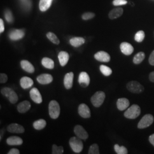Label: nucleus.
I'll list each match as a JSON object with an SVG mask.
<instances>
[{"mask_svg":"<svg viewBox=\"0 0 154 154\" xmlns=\"http://www.w3.org/2000/svg\"><path fill=\"white\" fill-rule=\"evenodd\" d=\"M5 28H4V24L2 19H0V33H3L4 32Z\"/></svg>","mask_w":154,"mask_h":154,"instance_id":"obj_41","label":"nucleus"},{"mask_svg":"<svg viewBox=\"0 0 154 154\" xmlns=\"http://www.w3.org/2000/svg\"><path fill=\"white\" fill-rule=\"evenodd\" d=\"M37 80L41 85H48L53 82V78L49 74H42L37 77Z\"/></svg>","mask_w":154,"mask_h":154,"instance_id":"obj_14","label":"nucleus"},{"mask_svg":"<svg viewBox=\"0 0 154 154\" xmlns=\"http://www.w3.org/2000/svg\"><path fill=\"white\" fill-rule=\"evenodd\" d=\"M145 38V33L143 30H140L135 34V40L137 42H142Z\"/></svg>","mask_w":154,"mask_h":154,"instance_id":"obj_33","label":"nucleus"},{"mask_svg":"<svg viewBox=\"0 0 154 154\" xmlns=\"http://www.w3.org/2000/svg\"><path fill=\"white\" fill-rule=\"evenodd\" d=\"M127 3L126 0H114L112 4L114 6H121L126 5Z\"/></svg>","mask_w":154,"mask_h":154,"instance_id":"obj_38","label":"nucleus"},{"mask_svg":"<svg viewBox=\"0 0 154 154\" xmlns=\"http://www.w3.org/2000/svg\"><path fill=\"white\" fill-rule=\"evenodd\" d=\"M78 114L83 118H90L91 112L88 106L85 103H82L78 107Z\"/></svg>","mask_w":154,"mask_h":154,"instance_id":"obj_12","label":"nucleus"},{"mask_svg":"<svg viewBox=\"0 0 154 154\" xmlns=\"http://www.w3.org/2000/svg\"><path fill=\"white\" fill-rule=\"evenodd\" d=\"M130 106V101L126 98H121L117 100L116 106L118 109L120 111L125 110Z\"/></svg>","mask_w":154,"mask_h":154,"instance_id":"obj_19","label":"nucleus"},{"mask_svg":"<svg viewBox=\"0 0 154 154\" xmlns=\"http://www.w3.org/2000/svg\"><path fill=\"white\" fill-rule=\"evenodd\" d=\"M47 38L49 39L50 41L55 45L60 44V39L57 37V35H55L54 33H52V32H48L46 34Z\"/></svg>","mask_w":154,"mask_h":154,"instance_id":"obj_30","label":"nucleus"},{"mask_svg":"<svg viewBox=\"0 0 154 154\" xmlns=\"http://www.w3.org/2000/svg\"><path fill=\"white\" fill-rule=\"evenodd\" d=\"M85 42V39L82 37H73L70 39V44L73 47L78 48L82 45Z\"/></svg>","mask_w":154,"mask_h":154,"instance_id":"obj_26","label":"nucleus"},{"mask_svg":"<svg viewBox=\"0 0 154 154\" xmlns=\"http://www.w3.org/2000/svg\"><path fill=\"white\" fill-rule=\"evenodd\" d=\"M122 53L126 55H130L134 52V49L131 45L126 42H122L120 45Z\"/></svg>","mask_w":154,"mask_h":154,"instance_id":"obj_16","label":"nucleus"},{"mask_svg":"<svg viewBox=\"0 0 154 154\" xmlns=\"http://www.w3.org/2000/svg\"><path fill=\"white\" fill-rule=\"evenodd\" d=\"M46 126V122L43 119L37 120L33 123V127L37 130H41L44 129Z\"/></svg>","mask_w":154,"mask_h":154,"instance_id":"obj_28","label":"nucleus"},{"mask_svg":"<svg viewBox=\"0 0 154 154\" xmlns=\"http://www.w3.org/2000/svg\"><path fill=\"white\" fill-rule=\"evenodd\" d=\"M8 154H20V151L17 149H12L9 151V152L8 153Z\"/></svg>","mask_w":154,"mask_h":154,"instance_id":"obj_42","label":"nucleus"},{"mask_svg":"<svg viewBox=\"0 0 154 154\" xmlns=\"http://www.w3.org/2000/svg\"><path fill=\"white\" fill-rule=\"evenodd\" d=\"M31 108V103L28 100L22 101L17 105V109L19 112L20 113H25L28 112Z\"/></svg>","mask_w":154,"mask_h":154,"instance_id":"obj_18","label":"nucleus"},{"mask_svg":"<svg viewBox=\"0 0 154 154\" xmlns=\"http://www.w3.org/2000/svg\"><path fill=\"white\" fill-rule=\"evenodd\" d=\"M63 151V147L62 146H57L56 144H53L52 146L53 154H62Z\"/></svg>","mask_w":154,"mask_h":154,"instance_id":"obj_35","label":"nucleus"},{"mask_svg":"<svg viewBox=\"0 0 154 154\" xmlns=\"http://www.w3.org/2000/svg\"><path fill=\"white\" fill-rule=\"evenodd\" d=\"M8 131L11 133L21 134L25 132L24 127L17 123H11L7 127Z\"/></svg>","mask_w":154,"mask_h":154,"instance_id":"obj_15","label":"nucleus"},{"mask_svg":"<svg viewBox=\"0 0 154 154\" xmlns=\"http://www.w3.org/2000/svg\"><path fill=\"white\" fill-rule=\"evenodd\" d=\"M123 10L121 8H118L111 11L109 14V17L111 20L116 19L123 14Z\"/></svg>","mask_w":154,"mask_h":154,"instance_id":"obj_24","label":"nucleus"},{"mask_svg":"<svg viewBox=\"0 0 154 154\" xmlns=\"http://www.w3.org/2000/svg\"><path fill=\"white\" fill-rule=\"evenodd\" d=\"M6 143L9 146H20L23 143V140L19 137L11 136L6 139Z\"/></svg>","mask_w":154,"mask_h":154,"instance_id":"obj_22","label":"nucleus"},{"mask_svg":"<svg viewBox=\"0 0 154 154\" xmlns=\"http://www.w3.org/2000/svg\"><path fill=\"white\" fill-rule=\"evenodd\" d=\"M94 17H95L94 13H91V12H88V13H84L82 16V18L83 20H89L93 18Z\"/></svg>","mask_w":154,"mask_h":154,"instance_id":"obj_36","label":"nucleus"},{"mask_svg":"<svg viewBox=\"0 0 154 154\" xmlns=\"http://www.w3.org/2000/svg\"><path fill=\"white\" fill-rule=\"evenodd\" d=\"M149 79L151 82L154 83V71L151 72L149 74Z\"/></svg>","mask_w":154,"mask_h":154,"instance_id":"obj_44","label":"nucleus"},{"mask_svg":"<svg viewBox=\"0 0 154 154\" xmlns=\"http://www.w3.org/2000/svg\"><path fill=\"white\" fill-rule=\"evenodd\" d=\"M105 97H106V95L103 91H97L91 97V102L94 107H99L103 104L105 100Z\"/></svg>","mask_w":154,"mask_h":154,"instance_id":"obj_5","label":"nucleus"},{"mask_svg":"<svg viewBox=\"0 0 154 154\" xmlns=\"http://www.w3.org/2000/svg\"><path fill=\"white\" fill-rule=\"evenodd\" d=\"M5 17L6 20V21L9 23H11L13 21V16L11 14V12L9 11H6L5 12Z\"/></svg>","mask_w":154,"mask_h":154,"instance_id":"obj_37","label":"nucleus"},{"mask_svg":"<svg viewBox=\"0 0 154 154\" xmlns=\"http://www.w3.org/2000/svg\"><path fill=\"white\" fill-rule=\"evenodd\" d=\"M8 81V76L4 73L0 74V83H4Z\"/></svg>","mask_w":154,"mask_h":154,"instance_id":"obj_39","label":"nucleus"},{"mask_svg":"<svg viewBox=\"0 0 154 154\" xmlns=\"http://www.w3.org/2000/svg\"><path fill=\"white\" fill-rule=\"evenodd\" d=\"M94 58L96 60L102 62H110L111 57L109 54L104 51H99L95 54Z\"/></svg>","mask_w":154,"mask_h":154,"instance_id":"obj_13","label":"nucleus"},{"mask_svg":"<svg viewBox=\"0 0 154 154\" xmlns=\"http://www.w3.org/2000/svg\"><path fill=\"white\" fill-rule=\"evenodd\" d=\"M61 112L60 106L58 102L55 100H51L49 105V113L51 118L53 119H57Z\"/></svg>","mask_w":154,"mask_h":154,"instance_id":"obj_1","label":"nucleus"},{"mask_svg":"<svg viewBox=\"0 0 154 154\" xmlns=\"http://www.w3.org/2000/svg\"><path fill=\"white\" fill-rule=\"evenodd\" d=\"M1 93L8 99L12 104L16 103L18 100V97L16 93L11 88H4L1 90Z\"/></svg>","mask_w":154,"mask_h":154,"instance_id":"obj_4","label":"nucleus"},{"mask_svg":"<svg viewBox=\"0 0 154 154\" xmlns=\"http://www.w3.org/2000/svg\"><path fill=\"white\" fill-rule=\"evenodd\" d=\"M141 110L138 105H132L125 112L124 116L127 119H134L140 116Z\"/></svg>","mask_w":154,"mask_h":154,"instance_id":"obj_2","label":"nucleus"},{"mask_svg":"<svg viewBox=\"0 0 154 154\" xmlns=\"http://www.w3.org/2000/svg\"><path fill=\"white\" fill-rule=\"evenodd\" d=\"M149 142H150V143L153 145L154 147V134L151 135L149 138Z\"/></svg>","mask_w":154,"mask_h":154,"instance_id":"obj_43","label":"nucleus"},{"mask_svg":"<svg viewBox=\"0 0 154 154\" xmlns=\"http://www.w3.org/2000/svg\"><path fill=\"white\" fill-rule=\"evenodd\" d=\"M58 60L61 66H65L69 60V54L65 51H61L58 54Z\"/></svg>","mask_w":154,"mask_h":154,"instance_id":"obj_23","label":"nucleus"},{"mask_svg":"<svg viewBox=\"0 0 154 154\" xmlns=\"http://www.w3.org/2000/svg\"><path fill=\"white\" fill-rule=\"evenodd\" d=\"M78 82L80 86L83 88L88 86L90 82V78L86 72H80L78 77Z\"/></svg>","mask_w":154,"mask_h":154,"instance_id":"obj_9","label":"nucleus"},{"mask_svg":"<svg viewBox=\"0 0 154 154\" xmlns=\"http://www.w3.org/2000/svg\"><path fill=\"white\" fill-rule=\"evenodd\" d=\"M74 132L77 137L84 140H86L88 138V133L81 125L75 126L74 128Z\"/></svg>","mask_w":154,"mask_h":154,"instance_id":"obj_10","label":"nucleus"},{"mask_svg":"<svg viewBox=\"0 0 154 154\" xmlns=\"http://www.w3.org/2000/svg\"><path fill=\"white\" fill-rule=\"evenodd\" d=\"M20 86L23 89H28L32 87L34 82L32 78L28 77H23L20 79Z\"/></svg>","mask_w":154,"mask_h":154,"instance_id":"obj_20","label":"nucleus"},{"mask_svg":"<svg viewBox=\"0 0 154 154\" xmlns=\"http://www.w3.org/2000/svg\"><path fill=\"white\" fill-rule=\"evenodd\" d=\"M145 58V54L143 51H140L135 54L133 58V62L135 65H139L143 62Z\"/></svg>","mask_w":154,"mask_h":154,"instance_id":"obj_29","label":"nucleus"},{"mask_svg":"<svg viewBox=\"0 0 154 154\" xmlns=\"http://www.w3.org/2000/svg\"><path fill=\"white\" fill-rule=\"evenodd\" d=\"M21 67L22 69L29 73H33L35 71L34 67L28 60H22L20 62Z\"/></svg>","mask_w":154,"mask_h":154,"instance_id":"obj_21","label":"nucleus"},{"mask_svg":"<svg viewBox=\"0 0 154 154\" xmlns=\"http://www.w3.org/2000/svg\"><path fill=\"white\" fill-rule=\"evenodd\" d=\"M42 65L46 69H53L54 68V62L53 60L48 57H44L42 60Z\"/></svg>","mask_w":154,"mask_h":154,"instance_id":"obj_27","label":"nucleus"},{"mask_svg":"<svg viewBox=\"0 0 154 154\" xmlns=\"http://www.w3.org/2000/svg\"><path fill=\"white\" fill-rule=\"evenodd\" d=\"M114 150L117 154H128V151L125 146H119L118 144L114 145Z\"/></svg>","mask_w":154,"mask_h":154,"instance_id":"obj_32","label":"nucleus"},{"mask_svg":"<svg viewBox=\"0 0 154 154\" xmlns=\"http://www.w3.org/2000/svg\"><path fill=\"white\" fill-rule=\"evenodd\" d=\"M99 69L100 72L102 73V74H103L105 76H107V77L110 76L112 72V71L110 67L103 65L100 66Z\"/></svg>","mask_w":154,"mask_h":154,"instance_id":"obj_31","label":"nucleus"},{"mask_svg":"<svg viewBox=\"0 0 154 154\" xmlns=\"http://www.w3.org/2000/svg\"><path fill=\"white\" fill-rule=\"evenodd\" d=\"M69 144L72 150L75 153H80L83 149V144L81 139L77 137H73L70 138L69 140Z\"/></svg>","mask_w":154,"mask_h":154,"instance_id":"obj_3","label":"nucleus"},{"mask_svg":"<svg viewBox=\"0 0 154 154\" xmlns=\"http://www.w3.org/2000/svg\"><path fill=\"white\" fill-rule=\"evenodd\" d=\"M127 90L131 93L135 94H140L143 93L144 90V88L137 81H132L127 84Z\"/></svg>","mask_w":154,"mask_h":154,"instance_id":"obj_6","label":"nucleus"},{"mask_svg":"<svg viewBox=\"0 0 154 154\" xmlns=\"http://www.w3.org/2000/svg\"><path fill=\"white\" fill-rule=\"evenodd\" d=\"M30 97L34 102L40 104L42 102V97L39 91L36 88H33L30 91Z\"/></svg>","mask_w":154,"mask_h":154,"instance_id":"obj_8","label":"nucleus"},{"mask_svg":"<svg viewBox=\"0 0 154 154\" xmlns=\"http://www.w3.org/2000/svg\"><path fill=\"white\" fill-rule=\"evenodd\" d=\"M73 79H74V73L72 72H70L65 74L64 79H63V83H64L65 88L66 89H70L72 87Z\"/></svg>","mask_w":154,"mask_h":154,"instance_id":"obj_17","label":"nucleus"},{"mask_svg":"<svg viewBox=\"0 0 154 154\" xmlns=\"http://www.w3.org/2000/svg\"><path fill=\"white\" fill-rule=\"evenodd\" d=\"M53 0H40L39 3V8L41 11H45L49 9L51 5Z\"/></svg>","mask_w":154,"mask_h":154,"instance_id":"obj_25","label":"nucleus"},{"mask_svg":"<svg viewBox=\"0 0 154 154\" xmlns=\"http://www.w3.org/2000/svg\"><path fill=\"white\" fill-rule=\"evenodd\" d=\"M25 32L22 29H14L9 34V38L12 41H18L23 38L25 36Z\"/></svg>","mask_w":154,"mask_h":154,"instance_id":"obj_11","label":"nucleus"},{"mask_svg":"<svg viewBox=\"0 0 154 154\" xmlns=\"http://www.w3.org/2000/svg\"><path fill=\"white\" fill-rule=\"evenodd\" d=\"M89 154H99V146L97 144L94 143L90 147L88 150Z\"/></svg>","mask_w":154,"mask_h":154,"instance_id":"obj_34","label":"nucleus"},{"mask_svg":"<svg viewBox=\"0 0 154 154\" xmlns=\"http://www.w3.org/2000/svg\"><path fill=\"white\" fill-rule=\"evenodd\" d=\"M154 118L151 114H146L139 122L138 128L139 129H144L150 126L154 123Z\"/></svg>","mask_w":154,"mask_h":154,"instance_id":"obj_7","label":"nucleus"},{"mask_svg":"<svg viewBox=\"0 0 154 154\" xmlns=\"http://www.w3.org/2000/svg\"><path fill=\"white\" fill-rule=\"evenodd\" d=\"M149 63L152 65L154 66V50L152 51V52L149 55Z\"/></svg>","mask_w":154,"mask_h":154,"instance_id":"obj_40","label":"nucleus"}]
</instances>
